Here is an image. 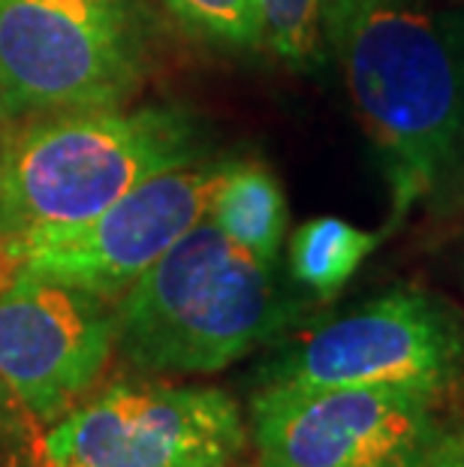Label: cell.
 Here are the masks:
<instances>
[{"instance_id": "1", "label": "cell", "mask_w": 464, "mask_h": 467, "mask_svg": "<svg viewBox=\"0 0 464 467\" xmlns=\"http://www.w3.org/2000/svg\"><path fill=\"white\" fill-rule=\"evenodd\" d=\"M325 48L392 191V223L464 169V52L422 0H329Z\"/></svg>"}, {"instance_id": "2", "label": "cell", "mask_w": 464, "mask_h": 467, "mask_svg": "<svg viewBox=\"0 0 464 467\" xmlns=\"http://www.w3.org/2000/svg\"><path fill=\"white\" fill-rule=\"evenodd\" d=\"M290 305L256 263L202 217L115 305V344L148 374H211L284 329Z\"/></svg>"}, {"instance_id": "3", "label": "cell", "mask_w": 464, "mask_h": 467, "mask_svg": "<svg viewBox=\"0 0 464 467\" xmlns=\"http://www.w3.org/2000/svg\"><path fill=\"white\" fill-rule=\"evenodd\" d=\"M196 161L187 115L85 109L0 136V242L91 221L148 178Z\"/></svg>"}, {"instance_id": "4", "label": "cell", "mask_w": 464, "mask_h": 467, "mask_svg": "<svg viewBox=\"0 0 464 467\" xmlns=\"http://www.w3.org/2000/svg\"><path fill=\"white\" fill-rule=\"evenodd\" d=\"M142 73L136 0H0V88L13 115L115 109Z\"/></svg>"}, {"instance_id": "5", "label": "cell", "mask_w": 464, "mask_h": 467, "mask_svg": "<svg viewBox=\"0 0 464 467\" xmlns=\"http://www.w3.org/2000/svg\"><path fill=\"white\" fill-rule=\"evenodd\" d=\"M452 434L443 395L401 386H260L251 401L260 467H431Z\"/></svg>"}, {"instance_id": "6", "label": "cell", "mask_w": 464, "mask_h": 467, "mask_svg": "<svg viewBox=\"0 0 464 467\" xmlns=\"http://www.w3.org/2000/svg\"><path fill=\"white\" fill-rule=\"evenodd\" d=\"M464 383V320L422 290H395L304 332L263 386H401L431 395Z\"/></svg>"}, {"instance_id": "7", "label": "cell", "mask_w": 464, "mask_h": 467, "mask_svg": "<svg viewBox=\"0 0 464 467\" xmlns=\"http://www.w3.org/2000/svg\"><path fill=\"white\" fill-rule=\"evenodd\" d=\"M223 163H184L148 178L85 223L0 242V275H34L106 302L151 268L209 214Z\"/></svg>"}, {"instance_id": "8", "label": "cell", "mask_w": 464, "mask_h": 467, "mask_svg": "<svg viewBox=\"0 0 464 467\" xmlns=\"http://www.w3.org/2000/svg\"><path fill=\"white\" fill-rule=\"evenodd\" d=\"M230 395L209 386H115L36 443V467H226L244 450Z\"/></svg>"}, {"instance_id": "9", "label": "cell", "mask_w": 464, "mask_h": 467, "mask_svg": "<svg viewBox=\"0 0 464 467\" xmlns=\"http://www.w3.org/2000/svg\"><path fill=\"white\" fill-rule=\"evenodd\" d=\"M115 347V307L78 286L0 275V386L55 422L91 389Z\"/></svg>"}, {"instance_id": "10", "label": "cell", "mask_w": 464, "mask_h": 467, "mask_svg": "<svg viewBox=\"0 0 464 467\" xmlns=\"http://www.w3.org/2000/svg\"><path fill=\"white\" fill-rule=\"evenodd\" d=\"M205 217L256 263L272 265L278 260L286 233V200L278 178L265 166H226Z\"/></svg>"}, {"instance_id": "11", "label": "cell", "mask_w": 464, "mask_h": 467, "mask_svg": "<svg viewBox=\"0 0 464 467\" xmlns=\"http://www.w3.org/2000/svg\"><path fill=\"white\" fill-rule=\"evenodd\" d=\"M387 233H365L338 217H314L293 233L290 268L320 299H332L359 272Z\"/></svg>"}, {"instance_id": "12", "label": "cell", "mask_w": 464, "mask_h": 467, "mask_svg": "<svg viewBox=\"0 0 464 467\" xmlns=\"http://www.w3.org/2000/svg\"><path fill=\"white\" fill-rule=\"evenodd\" d=\"M260 46H269L286 64H314L325 52L329 0H253Z\"/></svg>"}, {"instance_id": "13", "label": "cell", "mask_w": 464, "mask_h": 467, "mask_svg": "<svg viewBox=\"0 0 464 467\" xmlns=\"http://www.w3.org/2000/svg\"><path fill=\"white\" fill-rule=\"evenodd\" d=\"M187 31L235 48L260 46L253 0H160Z\"/></svg>"}, {"instance_id": "14", "label": "cell", "mask_w": 464, "mask_h": 467, "mask_svg": "<svg viewBox=\"0 0 464 467\" xmlns=\"http://www.w3.org/2000/svg\"><path fill=\"white\" fill-rule=\"evenodd\" d=\"M431 467H464V429H456L449 437V443L443 446V452L434 459Z\"/></svg>"}, {"instance_id": "15", "label": "cell", "mask_w": 464, "mask_h": 467, "mask_svg": "<svg viewBox=\"0 0 464 467\" xmlns=\"http://www.w3.org/2000/svg\"><path fill=\"white\" fill-rule=\"evenodd\" d=\"M13 112H9V106H6V97H4V88H0V136H4L9 127H13Z\"/></svg>"}, {"instance_id": "16", "label": "cell", "mask_w": 464, "mask_h": 467, "mask_svg": "<svg viewBox=\"0 0 464 467\" xmlns=\"http://www.w3.org/2000/svg\"><path fill=\"white\" fill-rule=\"evenodd\" d=\"M0 407H4V401H0Z\"/></svg>"}, {"instance_id": "17", "label": "cell", "mask_w": 464, "mask_h": 467, "mask_svg": "<svg viewBox=\"0 0 464 467\" xmlns=\"http://www.w3.org/2000/svg\"><path fill=\"white\" fill-rule=\"evenodd\" d=\"M226 467H230V464H226Z\"/></svg>"}]
</instances>
